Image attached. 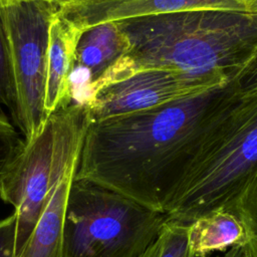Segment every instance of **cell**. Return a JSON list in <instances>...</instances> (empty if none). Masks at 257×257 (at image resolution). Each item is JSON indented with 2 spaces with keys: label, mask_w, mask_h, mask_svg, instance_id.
Listing matches in <instances>:
<instances>
[{
  "label": "cell",
  "mask_w": 257,
  "mask_h": 257,
  "mask_svg": "<svg viewBox=\"0 0 257 257\" xmlns=\"http://www.w3.org/2000/svg\"><path fill=\"white\" fill-rule=\"evenodd\" d=\"M227 83L163 106L91 120L74 180L165 213L186 179L198 137Z\"/></svg>",
  "instance_id": "obj_1"
},
{
  "label": "cell",
  "mask_w": 257,
  "mask_h": 257,
  "mask_svg": "<svg viewBox=\"0 0 257 257\" xmlns=\"http://www.w3.org/2000/svg\"><path fill=\"white\" fill-rule=\"evenodd\" d=\"M118 23L131 43L121 58L130 75L163 68L232 79L257 55V12L196 9Z\"/></svg>",
  "instance_id": "obj_2"
},
{
  "label": "cell",
  "mask_w": 257,
  "mask_h": 257,
  "mask_svg": "<svg viewBox=\"0 0 257 257\" xmlns=\"http://www.w3.org/2000/svg\"><path fill=\"white\" fill-rule=\"evenodd\" d=\"M257 173V86L242 90L230 79L198 137L186 179L165 210L190 223L233 207Z\"/></svg>",
  "instance_id": "obj_3"
},
{
  "label": "cell",
  "mask_w": 257,
  "mask_h": 257,
  "mask_svg": "<svg viewBox=\"0 0 257 257\" xmlns=\"http://www.w3.org/2000/svg\"><path fill=\"white\" fill-rule=\"evenodd\" d=\"M91 122L85 103L71 101L48 115L24 145L0 181V199L13 207L14 255L34 229L54 186L77 169Z\"/></svg>",
  "instance_id": "obj_4"
},
{
  "label": "cell",
  "mask_w": 257,
  "mask_h": 257,
  "mask_svg": "<svg viewBox=\"0 0 257 257\" xmlns=\"http://www.w3.org/2000/svg\"><path fill=\"white\" fill-rule=\"evenodd\" d=\"M166 221L163 212L73 179L62 226V257H140Z\"/></svg>",
  "instance_id": "obj_5"
},
{
  "label": "cell",
  "mask_w": 257,
  "mask_h": 257,
  "mask_svg": "<svg viewBox=\"0 0 257 257\" xmlns=\"http://www.w3.org/2000/svg\"><path fill=\"white\" fill-rule=\"evenodd\" d=\"M58 3L26 0L0 7L10 48L16 93L17 126L32 138L48 117L44 108L49 26Z\"/></svg>",
  "instance_id": "obj_6"
},
{
  "label": "cell",
  "mask_w": 257,
  "mask_h": 257,
  "mask_svg": "<svg viewBox=\"0 0 257 257\" xmlns=\"http://www.w3.org/2000/svg\"><path fill=\"white\" fill-rule=\"evenodd\" d=\"M230 78L222 73L191 75L176 70L148 68L130 76L87 83L84 100L91 120L138 112L201 95L225 85Z\"/></svg>",
  "instance_id": "obj_7"
},
{
  "label": "cell",
  "mask_w": 257,
  "mask_h": 257,
  "mask_svg": "<svg viewBox=\"0 0 257 257\" xmlns=\"http://www.w3.org/2000/svg\"><path fill=\"white\" fill-rule=\"evenodd\" d=\"M196 9L246 10L237 0H64L58 4L56 15L66 25L82 33L105 22Z\"/></svg>",
  "instance_id": "obj_8"
},
{
  "label": "cell",
  "mask_w": 257,
  "mask_h": 257,
  "mask_svg": "<svg viewBox=\"0 0 257 257\" xmlns=\"http://www.w3.org/2000/svg\"><path fill=\"white\" fill-rule=\"evenodd\" d=\"M81 33L66 25L55 14L49 26V45L44 108L47 116L73 100L71 75L74 52Z\"/></svg>",
  "instance_id": "obj_9"
},
{
  "label": "cell",
  "mask_w": 257,
  "mask_h": 257,
  "mask_svg": "<svg viewBox=\"0 0 257 257\" xmlns=\"http://www.w3.org/2000/svg\"><path fill=\"white\" fill-rule=\"evenodd\" d=\"M131 43L118 22H105L84 30L76 44L74 68L87 74V83L105 73L127 54Z\"/></svg>",
  "instance_id": "obj_10"
},
{
  "label": "cell",
  "mask_w": 257,
  "mask_h": 257,
  "mask_svg": "<svg viewBox=\"0 0 257 257\" xmlns=\"http://www.w3.org/2000/svg\"><path fill=\"white\" fill-rule=\"evenodd\" d=\"M189 248L194 257H209L232 247L247 245L248 230L236 208H222L189 223Z\"/></svg>",
  "instance_id": "obj_11"
},
{
  "label": "cell",
  "mask_w": 257,
  "mask_h": 257,
  "mask_svg": "<svg viewBox=\"0 0 257 257\" xmlns=\"http://www.w3.org/2000/svg\"><path fill=\"white\" fill-rule=\"evenodd\" d=\"M77 169L54 186L34 229L14 257H62V226L70 185Z\"/></svg>",
  "instance_id": "obj_12"
},
{
  "label": "cell",
  "mask_w": 257,
  "mask_h": 257,
  "mask_svg": "<svg viewBox=\"0 0 257 257\" xmlns=\"http://www.w3.org/2000/svg\"><path fill=\"white\" fill-rule=\"evenodd\" d=\"M8 108L12 121L16 117V93L11 64L9 41L0 12V109ZM14 124V123H13Z\"/></svg>",
  "instance_id": "obj_13"
},
{
  "label": "cell",
  "mask_w": 257,
  "mask_h": 257,
  "mask_svg": "<svg viewBox=\"0 0 257 257\" xmlns=\"http://www.w3.org/2000/svg\"><path fill=\"white\" fill-rule=\"evenodd\" d=\"M188 227L189 223L167 219L159 236V257H194L189 248Z\"/></svg>",
  "instance_id": "obj_14"
},
{
  "label": "cell",
  "mask_w": 257,
  "mask_h": 257,
  "mask_svg": "<svg viewBox=\"0 0 257 257\" xmlns=\"http://www.w3.org/2000/svg\"><path fill=\"white\" fill-rule=\"evenodd\" d=\"M242 218L249 236L253 257H257V173L234 205Z\"/></svg>",
  "instance_id": "obj_15"
},
{
  "label": "cell",
  "mask_w": 257,
  "mask_h": 257,
  "mask_svg": "<svg viewBox=\"0 0 257 257\" xmlns=\"http://www.w3.org/2000/svg\"><path fill=\"white\" fill-rule=\"evenodd\" d=\"M24 145V138L16 131L3 109H0V181Z\"/></svg>",
  "instance_id": "obj_16"
},
{
  "label": "cell",
  "mask_w": 257,
  "mask_h": 257,
  "mask_svg": "<svg viewBox=\"0 0 257 257\" xmlns=\"http://www.w3.org/2000/svg\"><path fill=\"white\" fill-rule=\"evenodd\" d=\"M14 214L0 220V257H13L15 241Z\"/></svg>",
  "instance_id": "obj_17"
},
{
  "label": "cell",
  "mask_w": 257,
  "mask_h": 257,
  "mask_svg": "<svg viewBox=\"0 0 257 257\" xmlns=\"http://www.w3.org/2000/svg\"><path fill=\"white\" fill-rule=\"evenodd\" d=\"M242 90L252 89L257 86V55L232 78Z\"/></svg>",
  "instance_id": "obj_18"
},
{
  "label": "cell",
  "mask_w": 257,
  "mask_h": 257,
  "mask_svg": "<svg viewBox=\"0 0 257 257\" xmlns=\"http://www.w3.org/2000/svg\"><path fill=\"white\" fill-rule=\"evenodd\" d=\"M219 257H253V254L250 246L247 244L232 247L229 250H227L223 256Z\"/></svg>",
  "instance_id": "obj_19"
},
{
  "label": "cell",
  "mask_w": 257,
  "mask_h": 257,
  "mask_svg": "<svg viewBox=\"0 0 257 257\" xmlns=\"http://www.w3.org/2000/svg\"><path fill=\"white\" fill-rule=\"evenodd\" d=\"M161 249V244H160V239L158 238L140 257H159Z\"/></svg>",
  "instance_id": "obj_20"
},
{
  "label": "cell",
  "mask_w": 257,
  "mask_h": 257,
  "mask_svg": "<svg viewBox=\"0 0 257 257\" xmlns=\"http://www.w3.org/2000/svg\"><path fill=\"white\" fill-rule=\"evenodd\" d=\"M239 1L246 10L251 11V12H257V0H237Z\"/></svg>",
  "instance_id": "obj_21"
},
{
  "label": "cell",
  "mask_w": 257,
  "mask_h": 257,
  "mask_svg": "<svg viewBox=\"0 0 257 257\" xmlns=\"http://www.w3.org/2000/svg\"><path fill=\"white\" fill-rule=\"evenodd\" d=\"M21 1H26V0H0V7H4V6H8V5H12Z\"/></svg>",
  "instance_id": "obj_22"
},
{
  "label": "cell",
  "mask_w": 257,
  "mask_h": 257,
  "mask_svg": "<svg viewBox=\"0 0 257 257\" xmlns=\"http://www.w3.org/2000/svg\"><path fill=\"white\" fill-rule=\"evenodd\" d=\"M49 1H53V2H56V3H61V2H63L64 0H49Z\"/></svg>",
  "instance_id": "obj_23"
}]
</instances>
